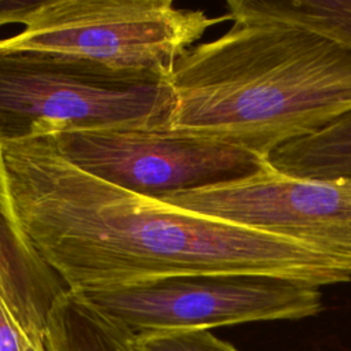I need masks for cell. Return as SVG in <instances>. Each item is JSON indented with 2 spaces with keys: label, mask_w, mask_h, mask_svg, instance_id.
Listing matches in <instances>:
<instances>
[{
  "label": "cell",
  "mask_w": 351,
  "mask_h": 351,
  "mask_svg": "<svg viewBox=\"0 0 351 351\" xmlns=\"http://www.w3.org/2000/svg\"><path fill=\"white\" fill-rule=\"evenodd\" d=\"M0 210L21 244L74 292L196 274L274 276L315 287L351 280L348 261L92 176L49 136L0 138Z\"/></svg>",
  "instance_id": "obj_1"
},
{
  "label": "cell",
  "mask_w": 351,
  "mask_h": 351,
  "mask_svg": "<svg viewBox=\"0 0 351 351\" xmlns=\"http://www.w3.org/2000/svg\"><path fill=\"white\" fill-rule=\"evenodd\" d=\"M165 129L267 158L351 110V52L298 27L239 22L193 45L169 80Z\"/></svg>",
  "instance_id": "obj_2"
},
{
  "label": "cell",
  "mask_w": 351,
  "mask_h": 351,
  "mask_svg": "<svg viewBox=\"0 0 351 351\" xmlns=\"http://www.w3.org/2000/svg\"><path fill=\"white\" fill-rule=\"evenodd\" d=\"M222 21L228 16L171 0L0 1V26H22L0 38V55L32 53L112 77L169 81L177 60Z\"/></svg>",
  "instance_id": "obj_3"
},
{
  "label": "cell",
  "mask_w": 351,
  "mask_h": 351,
  "mask_svg": "<svg viewBox=\"0 0 351 351\" xmlns=\"http://www.w3.org/2000/svg\"><path fill=\"white\" fill-rule=\"evenodd\" d=\"M173 108L169 81L126 80L32 53L0 55V138L165 132Z\"/></svg>",
  "instance_id": "obj_4"
},
{
  "label": "cell",
  "mask_w": 351,
  "mask_h": 351,
  "mask_svg": "<svg viewBox=\"0 0 351 351\" xmlns=\"http://www.w3.org/2000/svg\"><path fill=\"white\" fill-rule=\"evenodd\" d=\"M78 293L133 333L302 319L322 310L319 287L261 274L177 276Z\"/></svg>",
  "instance_id": "obj_5"
},
{
  "label": "cell",
  "mask_w": 351,
  "mask_h": 351,
  "mask_svg": "<svg viewBox=\"0 0 351 351\" xmlns=\"http://www.w3.org/2000/svg\"><path fill=\"white\" fill-rule=\"evenodd\" d=\"M49 137L81 170L156 199L245 178L267 166L265 158L244 148L160 130L73 132Z\"/></svg>",
  "instance_id": "obj_6"
},
{
  "label": "cell",
  "mask_w": 351,
  "mask_h": 351,
  "mask_svg": "<svg viewBox=\"0 0 351 351\" xmlns=\"http://www.w3.org/2000/svg\"><path fill=\"white\" fill-rule=\"evenodd\" d=\"M181 210L300 241L351 262V180L259 173L158 197Z\"/></svg>",
  "instance_id": "obj_7"
},
{
  "label": "cell",
  "mask_w": 351,
  "mask_h": 351,
  "mask_svg": "<svg viewBox=\"0 0 351 351\" xmlns=\"http://www.w3.org/2000/svg\"><path fill=\"white\" fill-rule=\"evenodd\" d=\"M66 289L62 280L21 244L0 210V300L30 344L47 348L49 313Z\"/></svg>",
  "instance_id": "obj_8"
},
{
  "label": "cell",
  "mask_w": 351,
  "mask_h": 351,
  "mask_svg": "<svg viewBox=\"0 0 351 351\" xmlns=\"http://www.w3.org/2000/svg\"><path fill=\"white\" fill-rule=\"evenodd\" d=\"M226 7L228 21L298 27L351 52V0H229Z\"/></svg>",
  "instance_id": "obj_9"
},
{
  "label": "cell",
  "mask_w": 351,
  "mask_h": 351,
  "mask_svg": "<svg viewBox=\"0 0 351 351\" xmlns=\"http://www.w3.org/2000/svg\"><path fill=\"white\" fill-rule=\"evenodd\" d=\"M132 339L130 329L66 289L52 306L45 340L47 351H136Z\"/></svg>",
  "instance_id": "obj_10"
},
{
  "label": "cell",
  "mask_w": 351,
  "mask_h": 351,
  "mask_svg": "<svg viewBox=\"0 0 351 351\" xmlns=\"http://www.w3.org/2000/svg\"><path fill=\"white\" fill-rule=\"evenodd\" d=\"M267 163L295 178L351 180V110L314 134L281 145Z\"/></svg>",
  "instance_id": "obj_11"
},
{
  "label": "cell",
  "mask_w": 351,
  "mask_h": 351,
  "mask_svg": "<svg viewBox=\"0 0 351 351\" xmlns=\"http://www.w3.org/2000/svg\"><path fill=\"white\" fill-rule=\"evenodd\" d=\"M136 351H239L208 329H167L133 333Z\"/></svg>",
  "instance_id": "obj_12"
},
{
  "label": "cell",
  "mask_w": 351,
  "mask_h": 351,
  "mask_svg": "<svg viewBox=\"0 0 351 351\" xmlns=\"http://www.w3.org/2000/svg\"><path fill=\"white\" fill-rule=\"evenodd\" d=\"M23 335L0 300V351H25Z\"/></svg>",
  "instance_id": "obj_13"
},
{
  "label": "cell",
  "mask_w": 351,
  "mask_h": 351,
  "mask_svg": "<svg viewBox=\"0 0 351 351\" xmlns=\"http://www.w3.org/2000/svg\"><path fill=\"white\" fill-rule=\"evenodd\" d=\"M23 343H25V351H47V348L44 350V348H38V347L30 344L26 339H23Z\"/></svg>",
  "instance_id": "obj_14"
}]
</instances>
